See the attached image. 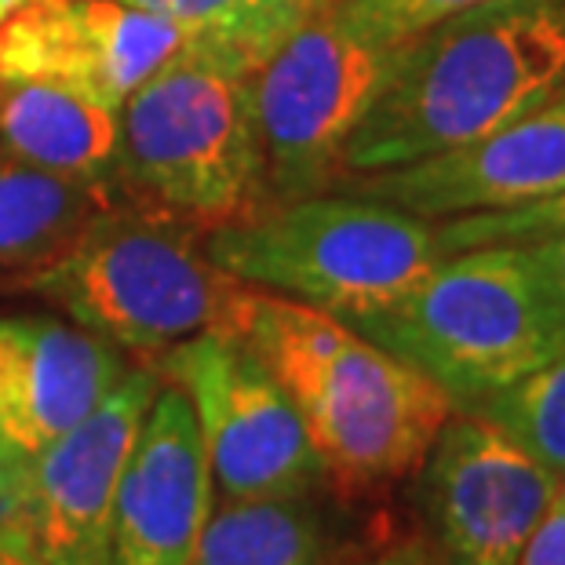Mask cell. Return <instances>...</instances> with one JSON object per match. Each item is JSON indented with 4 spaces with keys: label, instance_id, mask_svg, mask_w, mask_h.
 Here are the masks:
<instances>
[{
    "label": "cell",
    "instance_id": "obj_18",
    "mask_svg": "<svg viewBox=\"0 0 565 565\" xmlns=\"http://www.w3.org/2000/svg\"><path fill=\"white\" fill-rule=\"evenodd\" d=\"M190 565H332L307 497L226 500L209 514Z\"/></svg>",
    "mask_w": 565,
    "mask_h": 565
},
{
    "label": "cell",
    "instance_id": "obj_14",
    "mask_svg": "<svg viewBox=\"0 0 565 565\" xmlns=\"http://www.w3.org/2000/svg\"><path fill=\"white\" fill-rule=\"evenodd\" d=\"M212 514V467L186 394L158 387L114 500L110 565H190Z\"/></svg>",
    "mask_w": 565,
    "mask_h": 565
},
{
    "label": "cell",
    "instance_id": "obj_2",
    "mask_svg": "<svg viewBox=\"0 0 565 565\" xmlns=\"http://www.w3.org/2000/svg\"><path fill=\"white\" fill-rule=\"evenodd\" d=\"M565 88V0H486L394 44L347 172L413 164L519 121Z\"/></svg>",
    "mask_w": 565,
    "mask_h": 565
},
{
    "label": "cell",
    "instance_id": "obj_4",
    "mask_svg": "<svg viewBox=\"0 0 565 565\" xmlns=\"http://www.w3.org/2000/svg\"><path fill=\"white\" fill-rule=\"evenodd\" d=\"M441 256L435 220L347 194L263 204L204 242V259L226 278L347 324L394 303Z\"/></svg>",
    "mask_w": 565,
    "mask_h": 565
},
{
    "label": "cell",
    "instance_id": "obj_26",
    "mask_svg": "<svg viewBox=\"0 0 565 565\" xmlns=\"http://www.w3.org/2000/svg\"><path fill=\"white\" fill-rule=\"evenodd\" d=\"M22 4V0H0V22H4L8 15H11V11H15Z\"/></svg>",
    "mask_w": 565,
    "mask_h": 565
},
{
    "label": "cell",
    "instance_id": "obj_1",
    "mask_svg": "<svg viewBox=\"0 0 565 565\" xmlns=\"http://www.w3.org/2000/svg\"><path fill=\"white\" fill-rule=\"evenodd\" d=\"M215 324L234 329L267 362L303 419L324 482L343 492L413 475L456 408L419 369L296 299L231 278Z\"/></svg>",
    "mask_w": 565,
    "mask_h": 565
},
{
    "label": "cell",
    "instance_id": "obj_23",
    "mask_svg": "<svg viewBox=\"0 0 565 565\" xmlns=\"http://www.w3.org/2000/svg\"><path fill=\"white\" fill-rule=\"evenodd\" d=\"M362 565H445V558L438 555L435 540L408 533V536L391 540L387 547H380L376 555H369Z\"/></svg>",
    "mask_w": 565,
    "mask_h": 565
},
{
    "label": "cell",
    "instance_id": "obj_19",
    "mask_svg": "<svg viewBox=\"0 0 565 565\" xmlns=\"http://www.w3.org/2000/svg\"><path fill=\"white\" fill-rule=\"evenodd\" d=\"M467 413L486 416L536 463L565 478V351Z\"/></svg>",
    "mask_w": 565,
    "mask_h": 565
},
{
    "label": "cell",
    "instance_id": "obj_7",
    "mask_svg": "<svg viewBox=\"0 0 565 565\" xmlns=\"http://www.w3.org/2000/svg\"><path fill=\"white\" fill-rule=\"evenodd\" d=\"M394 44H376L324 8L252 77L267 183L278 201L324 194L347 175L343 153L387 77Z\"/></svg>",
    "mask_w": 565,
    "mask_h": 565
},
{
    "label": "cell",
    "instance_id": "obj_8",
    "mask_svg": "<svg viewBox=\"0 0 565 565\" xmlns=\"http://www.w3.org/2000/svg\"><path fill=\"white\" fill-rule=\"evenodd\" d=\"M186 394L223 500L310 497L321 460L267 362L226 324L161 351L158 365Z\"/></svg>",
    "mask_w": 565,
    "mask_h": 565
},
{
    "label": "cell",
    "instance_id": "obj_21",
    "mask_svg": "<svg viewBox=\"0 0 565 565\" xmlns=\"http://www.w3.org/2000/svg\"><path fill=\"white\" fill-rule=\"evenodd\" d=\"M486 0H335V15L376 44H402L413 33Z\"/></svg>",
    "mask_w": 565,
    "mask_h": 565
},
{
    "label": "cell",
    "instance_id": "obj_17",
    "mask_svg": "<svg viewBox=\"0 0 565 565\" xmlns=\"http://www.w3.org/2000/svg\"><path fill=\"white\" fill-rule=\"evenodd\" d=\"M125 4L172 19L183 30L186 47L256 77V70L299 26H307L335 0H125Z\"/></svg>",
    "mask_w": 565,
    "mask_h": 565
},
{
    "label": "cell",
    "instance_id": "obj_12",
    "mask_svg": "<svg viewBox=\"0 0 565 565\" xmlns=\"http://www.w3.org/2000/svg\"><path fill=\"white\" fill-rule=\"evenodd\" d=\"M183 44L172 19L125 0H22L0 22V81H58L121 110Z\"/></svg>",
    "mask_w": 565,
    "mask_h": 565
},
{
    "label": "cell",
    "instance_id": "obj_15",
    "mask_svg": "<svg viewBox=\"0 0 565 565\" xmlns=\"http://www.w3.org/2000/svg\"><path fill=\"white\" fill-rule=\"evenodd\" d=\"M121 117L58 81H11L0 88V150L11 161L106 183L117 172Z\"/></svg>",
    "mask_w": 565,
    "mask_h": 565
},
{
    "label": "cell",
    "instance_id": "obj_16",
    "mask_svg": "<svg viewBox=\"0 0 565 565\" xmlns=\"http://www.w3.org/2000/svg\"><path fill=\"white\" fill-rule=\"evenodd\" d=\"M106 183L58 175L33 164H0V267H41L99 215Z\"/></svg>",
    "mask_w": 565,
    "mask_h": 565
},
{
    "label": "cell",
    "instance_id": "obj_24",
    "mask_svg": "<svg viewBox=\"0 0 565 565\" xmlns=\"http://www.w3.org/2000/svg\"><path fill=\"white\" fill-rule=\"evenodd\" d=\"M529 248H533L536 267L547 281V292H551V299H555L558 315L565 321V234L544 237V242H533Z\"/></svg>",
    "mask_w": 565,
    "mask_h": 565
},
{
    "label": "cell",
    "instance_id": "obj_27",
    "mask_svg": "<svg viewBox=\"0 0 565 565\" xmlns=\"http://www.w3.org/2000/svg\"><path fill=\"white\" fill-rule=\"evenodd\" d=\"M0 88H4V81H0Z\"/></svg>",
    "mask_w": 565,
    "mask_h": 565
},
{
    "label": "cell",
    "instance_id": "obj_11",
    "mask_svg": "<svg viewBox=\"0 0 565 565\" xmlns=\"http://www.w3.org/2000/svg\"><path fill=\"white\" fill-rule=\"evenodd\" d=\"M335 190L424 220L508 212L565 190V88L519 121L463 147L380 172H347Z\"/></svg>",
    "mask_w": 565,
    "mask_h": 565
},
{
    "label": "cell",
    "instance_id": "obj_6",
    "mask_svg": "<svg viewBox=\"0 0 565 565\" xmlns=\"http://www.w3.org/2000/svg\"><path fill=\"white\" fill-rule=\"evenodd\" d=\"M26 285L117 351L161 354L220 321L231 278L204 259L190 223L153 204H106Z\"/></svg>",
    "mask_w": 565,
    "mask_h": 565
},
{
    "label": "cell",
    "instance_id": "obj_13",
    "mask_svg": "<svg viewBox=\"0 0 565 565\" xmlns=\"http://www.w3.org/2000/svg\"><path fill=\"white\" fill-rule=\"evenodd\" d=\"M128 362L81 324L0 318V511L30 463L99 405Z\"/></svg>",
    "mask_w": 565,
    "mask_h": 565
},
{
    "label": "cell",
    "instance_id": "obj_9",
    "mask_svg": "<svg viewBox=\"0 0 565 565\" xmlns=\"http://www.w3.org/2000/svg\"><path fill=\"white\" fill-rule=\"evenodd\" d=\"M158 387V369L128 365L110 394L30 463L0 525L52 565H110L117 486Z\"/></svg>",
    "mask_w": 565,
    "mask_h": 565
},
{
    "label": "cell",
    "instance_id": "obj_25",
    "mask_svg": "<svg viewBox=\"0 0 565 565\" xmlns=\"http://www.w3.org/2000/svg\"><path fill=\"white\" fill-rule=\"evenodd\" d=\"M0 565H52V562H44L15 529L0 525Z\"/></svg>",
    "mask_w": 565,
    "mask_h": 565
},
{
    "label": "cell",
    "instance_id": "obj_3",
    "mask_svg": "<svg viewBox=\"0 0 565 565\" xmlns=\"http://www.w3.org/2000/svg\"><path fill=\"white\" fill-rule=\"evenodd\" d=\"M351 329L435 380L456 408L478 405L565 351V321L533 248L519 242L449 252Z\"/></svg>",
    "mask_w": 565,
    "mask_h": 565
},
{
    "label": "cell",
    "instance_id": "obj_20",
    "mask_svg": "<svg viewBox=\"0 0 565 565\" xmlns=\"http://www.w3.org/2000/svg\"><path fill=\"white\" fill-rule=\"evenodd\" d=\"M438 223L441 252H460L475 245H497V242H519L533 245L544 237L565 234V190L551 198H540L533 204H519L508 212H478V215H452Z\"/></svg>",
    "mask_w": 565,
    "mask_h": 565
},
{
    "label": "cell",
    "instance_id": "obj_10",
    "mask_svg": "<svg viewBox=\"0 0 565 565\" xmlns=\"http://www.w3.org/2000/svg\"><path fill=\"white\" fill-rule=\"evenodd\" d=\"M416 471L445 565H519L529 533L565 482L467 408H452Z\"/></svg>",
    "mask_w": 565,
    "mask_h": 565
},
{
    "label": "cell",
    "instance_id": "obj_5",
    "mask_svg": "<svg viewBox=\"0 0 565 565\" xmlns=\"http://www.w3.org/2000/svg\"><path fill=\"white\" fill-rule=\"evenodd\" d=\"M117 179L147 204L215 231L263 209V161L252 74L179 47L121 103Z\"/></svg>",
    "mask_w": 565,
    "mask_h": 565
},
{
    "label": "cell",
    "instance_id": "obj_22",
    "mask_svg": "<svg viewBox=\"0 0 565 565\" xmlns=\"http://www.w3.org/2000/svg\"><path fill=\"white\" fill-rule=\"evenodd\" d=\"M519 565H565V482L529 533Z\"/></svg>",
    "mask_w": 565,
    "mask_h": 565
}]
</instances>
